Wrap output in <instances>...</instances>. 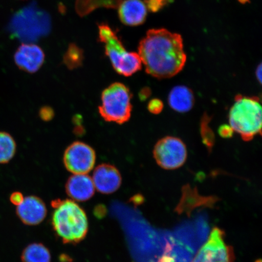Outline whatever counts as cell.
Returning a JSON list of instances; mask_svg holds the SVG:
<instances>
[{
	"label": "cell",
	"instance_id": "6",
	"mask_svg": "<svg viewBox=\"0 0 262 262\" xmlns=\"http://www.w3.org/2000/svg\"><path fill=\"white\" fill-rule=\"evenodd\" d=\"M131 99L132 94L125 85L111 84L101 94L99 113L106 122L125 123L129 120L132 112Z\"/></svg>",
	"mask_w": 262,
	"mask_h": 262
},
{
	"label": "cell",
	"instance_id": "28",
	"mask_svg": "<svg viewBox=\"0 0 262 262\" xmlns=\"http://www.w3.org/2000/svg\"><path fill=\"white\" fill-rule=\"evenodd\" d=\"M255 262H261V260H260V259H259V260H257V261H255Z\"/></svg>",
	"mask_w": 262,
	"mask_h": 262
},
{
	"label": "cell",
	"instance_id": "7",
	"mask_svg": "<svg viewBox=\"0 0 262 262\" xmlns=\"http://www.w3.org/2000/svg\"><path fill=\"white\" fill-rule=\"evenodd\" d=\"M153 155L162 168L173 170L184 165L187 159V149L182 140L174 137H166L156 143Z\"/></svg>",
	"mask_w": 262,
	"mask_h": 262
},
{
	"label": "cell",
	"instance_id": "5",
	"mask_svg": "<svg viewBox=\"0 0 262 262\" xmlns=\"http://www.w3.org/2000/svg\"><path fill=\"white\" fill-rule=\"evenodd\" d=\"M98 38L104 44L105 54L117 73L129 77L140 70L142 63L139 54L126 51L116 32L109 25H98Z\"/></svg>",
	"mask_w": 262,
	"mask_h": 262
},
{
	"label": "cell",
	"instance_id": "19",
	"mask_svg": "<svg viewBox=\"0 0 262 262\" xmlns=\"http://www.w3.org/2000/svg\"><path fill=\"white\" fill-rule=\"evenodd\" d=\"M84 58L83 50L76 45L69 46L63 57L64 63L71 70L78 68L83 63Z\"/></svg>",
	"mask_w": 262,
	"mask_h": 262
},
{
	"label": "cell",
	"instance_id": "10",
	"mask_svg": "<svg viewBox=\"0 0 262 262\" xmlns=\"http://www.w3.org/2000/svg\"><path fill=\"white\" fill-rule=\"evenodd\" d=\"M92 179L95 188L103 194H111L116 192L122 182L119 170L110 164H101L98 166L94 170Z\"/></svg>",
	"mask_w": 262,
	"mask_h": 262
},
{
	"label": "cell",
	"instance_id": "8",
	"mask_svg": "<svg viewBox=\"0 0 262 262\" xmlns=\"http://www.w3.org/2000/svg\"><path fill=\"white\" fill-rule=\"evenodd\" d=\"M224 231L212 229L207 242L195 255L192 262H233V248L226 244Z\"/></svg>",
	"mask_w": 262,
	"mask_h": 262
},
{
	"label": "cell",
	"instance_id": "9",
	"mask_svg": "<svg viewBox=\"0 0 262 262\" xmlns=\"http://www.w3.org/2000/svg\"><path fill=\"white\" fill-rule=\"evenodd\" d=\"M96 152L90 145L75 142L67 147L63 162L68 171L74 174H86L93 170L96 163Z\"/></svg>",
	"mask_w": 262,
	"mask_h": 262
},
{
	"label": "cell",
	"instance_id": "25",
	"mask_svg": "<svg viewBox=\"0 0 262 262\" xmlns=\"http://www.w3.org/2000/svg\"><path fill=\"white\" fill-rule=\"evenodd\" d=\"M40 116L43 120H50L54 117V112L50 107H45L41 110Z\"/></svg>",
	"mask_w": 262,
	"mask_h": 262
},
{
	"label": "cell",
	"instance_id": "23",
	"mask_svg": "<svg viewBox=\"0 0 262 262\" xmlns=\"http://www.w3.org/2000/svg\"><path fill=\"white\" fill-rule=\"evenodd\" d=\"M234 130L232 127L229 125L222 126L219 129V133L220 136L224 138H229L233 135Z\"/></svg>",
	"mask_w": 262,
	"mask_h": 262
},
{
	"label": "cell",
	"instance_id": "15",
	"mask_svg": "<svg viewBox=\"0 0 262 262\" xmlns=\"http://www.w3.org/2000/svg\"><path fill=\"white\" fill-rule=\"evenodd\" d=\"M168 103L170 107L176 112H188L194 106V95L188 87L176 86L170 92Z\"/></svg>",
	"mask_w": 262,
	"mask_h": 262
},
{
	"label": "cell",
	"instance_id": "18",
	"mask_svg": "<svg viewBox=\"0 0 262 262\" xmlns=\"http://www.w3.org/2000/svg\"><path fill=\"white\" fill-rule=\"evenodd\" d=\"M16 150L15 141L9 134L0 132V164L9 162Z\"/></svg>",
	"mask_w": 262,
	"mask_h": 262
},
{
	"label": "cell",
	"instance_id": "16",
	"mask_svg": "<svg viewBox=\"0 0 262 262\" xmlns=\"http://www.w3.org/2000/svg\"><path fill=\"white\" fill-rule=\"evenodd\" d=\"M21 259L22 262H51V254L44 245L34 243L26 247Z\"/></svg>",
	"mask_w": 262,
	"mask_h": 262
},
{
	"label": "cell",
	"instance_id": "12",
	"mask_svg": "<svg viewBox=\"0 0 262 262\" xmlns=\"http://www.w3.org/2000/svg\"><path fill=\"white\" fill-rule=\"evenodd\" d=\"M45 55L38 46L23 44L15 52V63L20 70L28 73H35L44 63Z\"/></svg>",
	"mask_w": 262,
	"mask_h": 262
},
{
	"label": "cell",
	"instance_id": "4",
	"mask_svg": "<svg viewBox=\"0 0 262 262\" xmlns=\"http://www.w3.org/2000/svg\"><path fill=\"white\" fill-rule=\"evenodd\" d=\"M261 106L255 97L238 95L229 111V126L244 141H250L261 131Z\"/></svg>",
	"mask_w": 262,
	"mask_h": 262
},
{
	"label": "cell",
	"instance_id": "22",
	"mask_svg": "<svg viewBox=\"0 0 262 262\" xmlns=\"http://www.w3.org/2000/svg\"><path fill=\"white\" fill-rule=\"evenodd\" d=\"M150 113L154 114H158L162 112L163 108V104L161 100L155 98L149 101L147 106Z\"/></svg>",
	"mask_w": 262,
	"mask_h": 262
},
{
	"label": "cell",
	"instance_id": "21",
	"mask_svg": "<svg viewBox=\"0 0 262 262\" xmlns=\"http://www.w3.org/2000/svg\"><path fill=\"white\" fill-rule=\"evenodd\" d=\"M147 9L152 12H157L169 4L170 0H145Z\"/></svg>",
	"mask_w": 262,
	"mask_h": 262
},
{
	"label": "cell",
	"instance_id": "2",
	"mask_svg": "<svg viewBox=\"0 0 262 262\" xmlns=\"http://www.w3.org/2000/svg\"><path fill=\"white\" fill-rule=\"evenodd\" d=\"M52 206V225L64 244H77L86 237L89 224L84 209L73 200H55Z\"/></svg>",
	"mask_w": 262,
	"mask_h": 262
},
{
	"label": "cell",
	"instance_id": "3",
	"mask_svg": "<svg viewBox=\"0 0 262 262\" xmlns=\"http://www.w3.org/2000/svg\"><path fill=\"white\" fill-rule=\"evenodd\" d=\"M50 16L34 3L16 12L10 21L9 30L13 37L24 42H34L49 34Z\"/></svg>",
	"mask_w": 262,
	"mask_h": 262
},
{
	"label": "cell",
	"instance_id": "13",
	"mask_svg": "<svg viewBox=\"0 0 262 262\" xmlns=\"http://www.w3.org/2000/svg\"><path fill=\"white\" fill-rule=\"evenodd\" d=\"M66 192L74 201H89L95 194V186L93 179L86 174H74L66 183Z\"/></svg>",
	"mask_w": 262,
	"mask_h": 262
},
{
	"label": "cell",
	"instance_id": "11",
	"mask_svg": "<svg viewBox=\"0 0 262 262\" xmlns=\"http://www.w3.org/2000/svg\"><path fill=\"white\" fill-rule=\"evenodd\" d=\"M16 214L24 224L37 225L47 215V208L43 201L37 196H26L21 204L16 206Z\"/></svg>",
	"mask_w": 262,
	"mask_h": 262
},
{
	"label": "cell",
	"instance_id": "1",
	"mask_svg": "<svg viewBox=\"0 0 262 262\" xmlns=\"http://www.w3.org/2000/svg\"><path fill=\"white\" fill-rule=\"evenodd\" d=\"M138 54L147 73L160 79L175 76L186 61L181 35L165 29L147 31L140 42Z\"/></svg>",
	"mask_w": 262,
	"mask_h": 262
},
{
	"label": "cell",
	"instance_id": "17",
	"mask_svg": "<svg viewBox=\"0 0 262 262\" xmlns=\"http://www.w3.org/2000/svg\"><path fill=\"white\" fill-rule=\"evenodd\" d=\"M121 0H77L76 9L79 15L84 16L100 7L116 8Z\"/></svg>",
	"mask_w": 262,
	"mask_h": 262
},
{
	"label": "cell",
	"instance_id": "26",
	"mask_svg": "<svg viewBox=\"0 0 262 262\" xmlns=\"http://www.w3.org/2000/svg\"><path fill=\"white\" fill-rule=\"evenodd\" d=\"M150 91L148 88H145V89H144L142 91V93H140V96L141 99H146L147 98H148V97L150 96Z\"/></svg>",
	"mask_w": 262,
	"mask_h": 262
},
{
	"label": "cell",
	"instance_id": "20",
	"mask_svg": "<svg viewBox=\"0 0 262 262\" xmlns=\"http://www.w3.org/2000/svg\"><path fill=\"white\" fill-rule=\"evenodd\" d=\"M209 117L205 115L201 122V135L205 145L208 149H211L214 145V134L209 127Z\"/></svg>",
	"mask_w": 262,
	"mask_h": 262
},
{
	"label": "cell",
	"instance_id": "27",
	"mask_svg": "<svg viewBox=\"0 0 262 262\" xmlns=\"http://www.w3.org/2000/svg\"><path fill=\"white\" fill-rule=\"evenodd\" d=\"M256 77L260 83L261 81V65L258 66L256 71Z\"/></svg>",
	"mask_w": 262,
	"mask_h": 262
},
{
	"label": "cell",
	"instance_id": "14",
	"mask_svg": "<svg viewBox=\"0 0 262 262\" xmlns=\"http://www.w3.org/2000/svg\"><path fill=\"white\" fill-rule=\"evenodd\" d=\"M118 7L119 18L124 25L137 26L146 20L147 9L142 0H124Z\"/></svg>",
	"mask_w": 262,
	"mask_h": 262
},
{
	"label": "cell",
	"instance_id": "24",
	"mask_svg": "<svg viewBox=\"0 0 262 262\" xmlns=\"http://www.w3.org/2000/svg\"><path fill=\"white\" fill-rule=\"evenodd\" d=\"M24 195L21 192H15L12 193L11 196H10V201H11L12 204L17 206L21 204L22 202L24 201Z\"/></svg>",
	"mask_w": 262,
	"mask_h": 262
}]
</instances>
